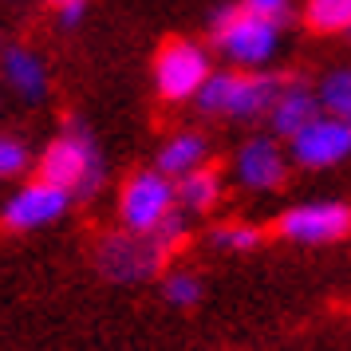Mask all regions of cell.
<instances>
[{"mask_svg":"<svg viewBox=\"0 0 351 351\" xmlns=\"http://www.w3.org/2000/svg\"><path fill=\"white\" fill-rule=\"evenodd\" d=\"M209 241H213L217 249H225V253H253V249H261L265 233H261L256 225H217V229L209 233Z\"/></svg>","mask_w":351,"mask_h":351,"instance_id":"obj_17","label":"cell"},{"mask_svg":"<svg viewBox=\"0 0 351 351\" xmlns=\"http://www.w3.org/2000/svg\"><path fill=\"white\" fill-rule=\"evenodd\" d=\"M67 206H71V193L64 186H51L44 178H36V182H28L24 190H16L4 202L0 221L8 229H16V233H28V229H44V225L60 221Z\"/></svg>","mask_w":351,"mask_h":351,"instance_id":"obj_9","label":"cell"},{"mask_svg":"<svg viewBox=\"0 0 351 351\" xmlns=\"http://www.w3.org/2000/svg\"><path fill=\"white\" fill-rule=\"evenodd\" d=\"M178 206L190 209V213H206V209L217 206V197H221V178L213 174V170H206V166H197V170H190V174L178 178Z\"/></svg>","mask_w":351,"mask_h":351,"instance_id":"obj_14","label":"cell"},{"mask_svg":"<svg viewBox=\"0 0 351 351\" xmlns=\"http://www.w3.org/2000/svg\"><path fill=\"white\" fill-rule=\"evenodd\" d=\"M348 40H351V28H348Z\"/></svg>","mask_w":351,"mask_h":351,"instance_id":"obj_24","label":"cell"},{"mask_svg":"<svg viewBox=\"0 0 351 351\" xmlns=\"http://www.w3.org/2000/svg\"><path fill=\"white\" fill-rule=\"evenodd\" d=\"M233 174H237V182L245 186V190L265 193V190H276V186L285 182L288 158L280 154L276 138L261 134V138H249V143L237 150V158H233Z\"/></svg>","mask_w":351,"mask_h":351,"instance_id":"obj_10","label":"cell"},{"mask_svg":"<svg viewBox=\"0 0 351 351\" xmlns=\"http://www.w3.org/2000/svg\"><path fill=\"white\" fill-rule=\"evenodd\" d=\"M178 206L174 182L158 170H138L123 186V197H119V217H123V229L130 233H154V225Z\"/></svg>","mask_w":351,"mask_h":351,"instance_id":"obj_6","label":"cell"},{"mask_svg":"<svg viewBox=\"0 0 351 351\" xmlns=\"http://www.w3.org/2000/svg\"><path fill=\"white\" fill-rule=\"evenodd\" d=\"M206 158H209L206 134H197V130H182V134H174V138L158 150L154 170L166 174V178H182V174H190V170H197V166H206Z\"/></svg>","mask_w":351,"mask_h":351,"instance_id":"obj_13","label":"cell"},{"mask_svg":"<svg viewBox=\"0 0 351 351\" xmlns=\"http://www.w3.org/2000/svg\"><path fill=\"white\" fill-rule=\"evenodd\" d=\"M245 8L256 12V16H269V20H285L288 16V0H245Z\"/></svg>","mask_w":351,"mask_h":351,"instance_id":"obj_21","label":"cell"},{"mask_svg":"<svg viewBox=\"0 0 351 351\" xmlns=\"http://www.w3.org/2000/svg\"><path fill=\"white\" fill-rule=\"evenodd\" d=\"M166 256L170 253H166L150 233H130V229H123V233H107V237L99 241L95 265H99L103 276L123 280V285H134V280L154 276Z\"/></svg>","mask_w":351,"mask_h":351,"instance_id":"obj_4","label":"cell"},{"mask_svg":"<svg viewBox=\"0 0 351 351\" xmlns=\"http://www.w3.org/2000/svg\"><path fill=\"white\" fill-rule=\"evenodd\" d=\"M285 80L265 71H209L193 103L206 114H229V119H261L269 114L272 99L280 95Z\"/></svg>","mask_w":351,"mask_h":351,"instance_id":"obj_1","label":"cell"},{"mask_svg":"<svg viewBox=\"0 0 351 351\" xmlns=\"http://www.w3.org/2000/svg\"><path fill=\"white\" fill-rule=\"evenodd\" d=\"M4 80L16 91L24 103H40L48 95V71H44V60L28 48H8L4 51Z\"/></svg>","mask_w":351,"mask_h":351,"instance_id":"obj_12","label":"cell"},{"mask_svg":"<svg viewBox=\"0 0 351 351\" xmlns=\"http://www.w3.org/2000/svg\"><path fill=\"white\" fill-rule=\"evenodd\" d=\"M83 12H87V0H67V4H60V24L64 28H75L83 20Z\"/></svg>","mask_w":351,"mask_h":351,"instance_id":"obj_22","label":"cell"},{"mask_svg":"<svg viewBox=\"0 0 351 351\" xmlns=\"http://www.w3.org/2000/svg\"><path fill=\"white\" fill-rule=\"evenodd\" d=\"M319 114V103H316V91L312 87H304V83H288L280 87V95L272 99L269 107V123L272 130L280 134V138H292L304 123H312Z\"/></svg>","mask_w":351,"mask_h":351,"instance_id":"obj_11","label":"cell"},{"mask_svg":"<svg viewBox=\"0 0 351 351\" xmlns=\"http://www.w3.org/2000/svg\"><path fill=\"white\" fill-rule=\"evenodd\" d=\"M24 170H28V146L12 134H0V178H16Z\"/></svg>","mask_w":351,"mask_h":351,"instance_id":"obj_20","label":"cell"},{"mask_svg":"<svg viewBox=\"0 0 351 351\" xmlns=\"http://www.w3.org/2000/svg\"><path fill=\"white\" fill-rule=\"evenodd\" d=\"M351 154V123L335 114H316L292 134V158L304 170H328Z\"/></svg>","mask_w":351,"mask_h":351,"instance_id":"obj_8","label":"cell"},{"mask_svg":"<svg viewBox=\"0 0 351 351\" xmlns=\"http://www.w3.org/2000/svg\"><path fill=\"white\" fill-rule=\"evenodd\" d=\"M304 20L312 32H348L351 28V0H308L304 4Z\"/></svg>","mask_w":351,"mask_h":351,"instance_id":"obj_16","label":"cell"},{"mask_svg":"<svg viewBox=\"0 0 351 351\" xmlns=\"http://www.w3.org/2000/svg\"><path fill=\"white\" fill-rule=\"evenodd\" d=\"M40 178L51 186H64L71 197H91L103 186V158L95 150V138L71 119L67 130L44 150L40 158Z\"/></svg>","mask_w":351,"mask_h":351,"instance_id":"obj_2","label":"cell"},{"mask_svg":"<svg viewBox=\"0 0 351 351\" xmlns=\"http://www.w3.org/2000/svg\"><path fill=\"white\" fill-rule=\"evenodd\" d=\"M162 296L174 304V308H193V304L202 300V276L197 272H166V280H162Z\"/></svg>","mask_w":351,"mask_h":351,"instance_id":"obj_18","label":"cell"},{"mask_svg":"<svg viewBox=\"0 0 351 351\" xmlns=\"http://www.w3.org/2000/svg\"><path fill=\"white\" fill-rule=\"evenodd\" d=\"M213 44L225 60H233L245 71H256L272 60L280 44V20L256 16L249 8H217L213 12Z\"/></svg>","mask_w":351,"mask_h":351,"instance_id":"obj_3","label":"cell"},{"mask_svg":"<svg viewBox=\"0 0 351 351\" xmlns=\"http://www.w3.org/2000/svg\"><path fill=\"white\" fill-rule=\"evenodd\" d=\"M150 237L158 241L162 249H166V253H174V249H182V245H186V237H190V221H186V213H182V209H170V213H166V217H162L158 225H154V233H150Z\"/></svg>","mask_w":351,"mask_h":351,"instance_id":"obj_19","label":"cell"},{"mask_svg":"<svg viewBox=\"0 0 351 351\" xmlns=\"http://www.w3.org/2000/svg\"><path fill=\"white\" fill-rule=\"evenodd\" d=\"M209 80V51L193 40H166L154 60V83L166 103H186Z\"/></svg>","mask_w":351,"mask_h":351,"instance_id":"obj_5","label":"cell"},{"mask_svg":"<svg viewBox=\"0 0 351 351\" xmlns=\"http://www.w3.org/2000/svg\"><path fill=\"white\" fill-rule=\"evenodd\" d=\"M316 103L324 114H335V119H348L351 123V67H335V71H328L319 80Z\"/></svg>","mask_w":351,"mask_h":351,"instance_id":"obj_15","label":"cell"},{"mask_svg":"<svg viewBox=\"0 0 351 351\" xmlns=\"http://www.w3.org/2000/svg\"><path fill=\"white\" fill-rule=\"evenodd\" d=\"M276 233L296 245H328L351 233V206L343 202H308L276 217Z\"/></svg>","mask_w":351,"mask_h":351,"instance_id":"obj_7","label":"cell"},{"mask_svg":"<svg viewBox=\"0 0 351 351\" xmlns=\"http://www.w3.org/2000/svg\"><path fill=\"white\" fill-rule=\"evenodd\" d=\"M51 4H56V8H60V4H67V0H51Z\"/></svg>","mask_w":351,"mask_h":351,"instance_id":"obj_23","label":"cell"}]
</instances>
